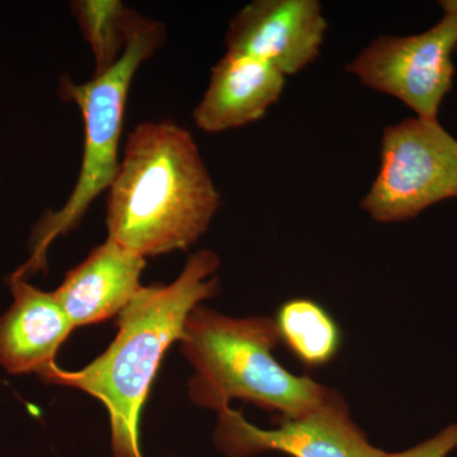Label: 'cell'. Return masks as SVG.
Here are the masks:
<instances>
[{
	"label": "cell",
	"instance_id": "cell-1",
	"mask_svg": "<svg viewBox=\"0 0 457 457\" xmlns=\"http://www.w3.org/2000/svg\"><path fill=\"white\" fill-rule=\"evenodd\" d=\"M107 191L108 237L144 258L194 245L221 203L196 141L171 121L134 129Z\"/></svg>",
	"mask_w": 457,
	"mask_h": 457
},
{
	"label": "cell",
	"instance_id": "cell-2",
	"mask_svg": "<svg viewBox=\"0 0 457 457\" xmlns=\"http://www.w3.org/2000/svg\"><path fill=\"white\" fill-rule=\"evenodd\" d=\"M220 258L209 249L189 257L170 285L141 286L120 312L119 333L104 354L79 371L53 365L42 381L82 390L110 416L114 457H144L139 423L165 352L180 341L186 320L204 300L219 293Z\"/></svg>",
	"mask_w": 457,
	"mask_h": 457
},
{
	"label": "cell",
	"instance_id": "cell-3",
	"mask_svg": "<svg viewBox=\"0 0 457 457\" xmlns=\"http://www.w3.org/2000/svg\"><path fill=\"white\" fill-rule=\"evenodd\" d=\"M179 342L195 369L188 394L198 407L219 413L231 399H240L293 418L337 394L309 376L294 375L275 359L279 336L270 318H228L200 305L186 320Z\"/></svg>",
	"mask_w": 457,
	"mask_h": 457
},
{
	"label": "cell",
	"instance_id": "cell-4",
	"mask_svg": "<svg viewBox=\"0 0 457 457\" xmlns=\"http://www.w3.org/2000/svg\"><path fill=\"white\" fill-rule=\"evenodd\" d=\"M164 38L162 23L137 14L128 45L114 64L96 73L86 83L62 78L60 96L77 104L83 116L84 147L79 176L64 206L57 212H45L33 228L31 258L12 275L13 278H25L46 270L47 249L54 240L77 228L90 204L110 188L121 162L120 143L132 80L140 66L162 46Z\"/></svg>",
	"mask_w": 457,
	"mask_h": 457
},
{
	"label": "cell",
	"instance_id": "cell-5",
	"mask_svg": "<svg viewBox=\"0 0 457 457\" xmlns=\"http://www.w3.org/2000/svg\"><path fill=\"white\" fill-rule=\"evenodd\" d=\"M457 198V140L440 121L420 117L384 129L380 168L361 207L372 220L417 218L433 204Z\"/></svg>",
	"mask_w": 457,
	"mask_h": 457
},
{
	"label": "cell",
	"instance_id": "cell-6",
	"mask_svg": "<svg viewBox=\"0 0 457 457\" xmlns=\"http://www.w3.org/2000/svg\"><path fill=\"white\" fill-rule=\"evenodd\" d=\"M440 4L444 16L431 29L411 36H378L345 66L363 86L399 99L428 121H438L455 75L457 0Z\"/></svg>",
	"mask_w": 457,
	"mask_h": 457
},
{
	"label": "cell",
	"instance_id": "cell-7",
	"mask_svg": "<svg viewBox=\"0 0 457 457\" xmlns=\"http://www.w3.org/2000/svg\"><path fill=\"white\" fill-rule=\"evenodd\" d=\"M273 429L251 425L230 407L219 411L215 444L228 457L278 451L290 457H386L354 425L338 393L299 417H276Z\"/></svg>",
	"mask_w": 457,
	"mask_h": 457
},
{
	"label": "cell",
	"instance_id": "cell-8",
	"mask_svg": "<svg viewBox=\"0 0 457 457\" xmlns=\"http://www.w3.org/2000/svg\"><path fill=\"white\" fill-rule=\"evenodd\" d=\"M327 29L318 0H255L230 21L225 45L228 53L254 57L287 78L318 59Z\"/></svg>",
	"mask_w": 457,
	"mask_h": 457
},
{
	"label": "cell",
	"instance_id": "cell-9",
	"mask_svg": "<svg viewBox=\"0 0 457 457\" xmlns=\"http://www.w3.org/2000/svg\"><path fill=\"white\" fill-rule=\"evenodd\" d=\"M286 77L272 66L228 53L213 65L209 86L192 119L201 131L221 134L260 121L278 104Z\"/></svg>",
	"mask_w": 457,
	"mask_h": 457
},
{
	"label": "cell",
	"instance_id": "cell-10",
	"mask_svg": "<svg viewBox=\"0 0 457 457\" xmlns=\"http://www.w3.org/2000/svg\"><path fill=\"white\" fill-rule=\"evenodd\" d=\"M14 302L0 318V365L14 375L41 376L55 365L62 343L74 330L55 293L25 278H9Z\"/></svg>",
	"mask_w": 457,
	"mask_h": 457
},
{
	"label": "cell",
	"instance_id": "cell-11",
	"mask_svg": "<svg viewBox=\"0 0 457 457\" xmlns=\"http://www.w3.org/2000/svg\"><path fill=\"white\" fill-rule=\"evenodd\" d=\"M145 266V258L107 237L54 293L74 328L102 323L134 299Z\"/></svg>",
	"mask_w": 457,
	"mask_h": 457
},
{
	"label": "cell",
	"instance_id": "cell-12",
	"mask_svg": "<svg viewBox=\"0 0 457 457\" xmlns=\"http://www.w3.org/2000/svg\"><path fill=\"white\" fill-rule=\"evenodd\" d=\"M275 320L279 342L308 369L332 363L342 347V330L330 312L315 300L295 297L279 306Z\"/></svg>",
	"mask_w": 457,
	"mask_h": 457
},
{
	"label": "cell",
	"instance_id": "cell-13",
	"mask_svg": "<svg viewBox=\"0 0 457 457\" xmlns=\"http://www.w3.org/2000/svg\"><path fill=\"white\" fill-rule=\"evenodd\" d=\"M71 11L95 55V74L106 71L122 55L137 12L114 0L74 2Z\"/></svg>",
	"mask_w": 457,
	"mask_h": 457
},
{
	"label": "cell",
	"instance_id": "cell-14",
	"mask_svg": "<svg viewBox=\"0 0 457 457\" xmlns=\"http://www.w3.org/2000/svg\"><path fill=\"white\" fill-rule=\"evenodd\" d=\"M457 449V423L445 427L428 440L420 442L402 453H387L386 457H447Z\"/></svg>",
	"mask_w": 457,
	"mask_h": 457
}]
</instances>
